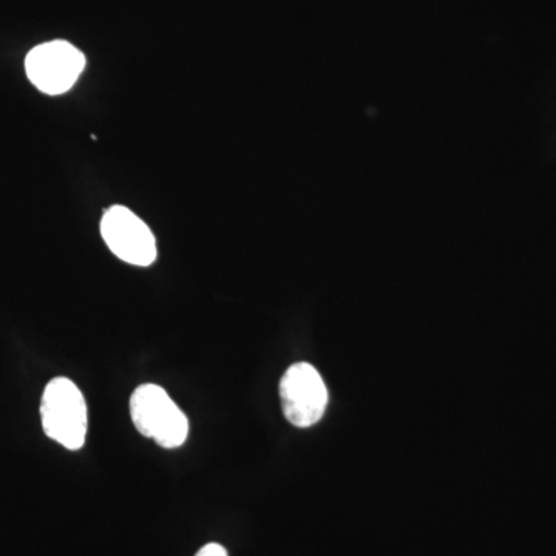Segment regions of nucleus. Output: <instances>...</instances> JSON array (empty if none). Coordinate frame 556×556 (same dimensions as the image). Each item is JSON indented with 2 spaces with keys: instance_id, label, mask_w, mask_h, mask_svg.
I'll use <instances>...</instances> for the list:
<instances>
[{
  "instance_id": "obj_1",
  "label": "nucleus",
  "mask_w": 556,
  "mask_h": 556,
  "mask_svg": "<svg viewBox=\"0 0 556 556\" xmlns=\"http://www.w3.org/2000/svg\"><path fill=\"white\" fill-rule=\"evenodd\" d=\"M43 433L62 447L80 450L86 444L89 416L87 404L78 386L67 378L47 383L40 401Z\"/></svg>"
},
{
  "instance_id": "obj_2",
  "label": "nucleus",
  "mask_w": 556,
  "mask_h": 556,
  "mask_svg": "<svg viewBox=\"0 0 556 556\" xmlns=\"http://www.w3.org/2000/svg\"><path fill=\"white\" fill-rule=\"evenodd\" d=\"M130 416L142 437L160 447L178 448L188 441L189 420L164 388L144 383L130 397Z\"/></svg>"
},
{
  "instance_id": "obj_3",
  "label": "nucleus",
  "mask_w": 556,
  "mask_h": 556,
  "mask_svg": "<svg viewBox=\"0 0 556 556\" xmlns=\"http://www.w3.org/2000/svg\"><path fill=\"white\" fill-rule=\"evenodd\" d=\"M328 399V388L320 372L306 362L289 367L280 380L281 408L294 427L316 426L327 412Z\"/></svg>"
},
{
  "instance_id": "obj_4",
  "label": "nucleus",
  "mask_w": 556,
  "mask_h": 556,
  "mask_svg": "<svg viewBox=\"0 0 556 556\" xmlns=\"http://www.w3.org/2000/svg\"><path fill=\"white\" fill-rule=\"evenodd\" d=\"M86 67V56L65 40L35 47L25 60L28 79L42 93H67Z\"/></svg>"
},
{
  "instance_id": "obj_5",
  "label": "nucleus",
  "mask_w": 556,
  "mask_h": 556,
  "mask_svg": "<svg viewBox=\"0 0 556 556\" xmlns=\"http://www.w3.org/2000/svg\"><path fill=\"white\" fill-rule=\"evenodd\" d=\"M101 233L110 251L129 265L146 268L156 260L152 230L127 207L109 208L102 217Z\"/></svg>"
},
{
  "instance_id": "obj_6",
  "label": "nucleus",
  "mask_w": 556,
  "mask_h": 556,
  "mask_svg": "<svg viewBox=\"0 0 556 556\" xmlns=\"http://www.w3.org/2000/svg\"><path fill=\"white\" fill-rule=\"evenodd\" d=\"M195 556H228V552H226L225 547L219 546V544L211 543L201 547Z\"/></svg>"
}]
</instances>
